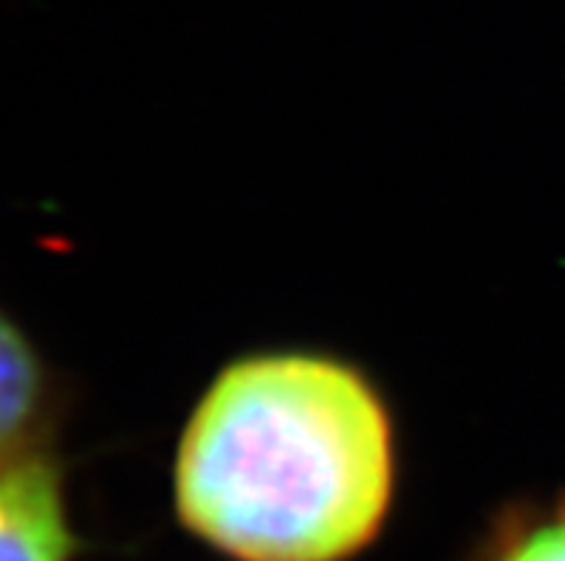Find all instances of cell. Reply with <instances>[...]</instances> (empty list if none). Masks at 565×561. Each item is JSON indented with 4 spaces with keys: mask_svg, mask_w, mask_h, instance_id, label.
I'll return each mask as SVG.
<instances>
[{
    "mask_svg": "<svg viewBox=\"0 0 565 561\" xmlns=\"http://www.w3.org/2000/svg\"><path fill=\"white\" fill-rule=\"evenodd\" d=\"M64 392L35 338L0 306V470L52 450Z\"/></svg>",
    "mask_w": 565,
    "mask_h": 561,
    "instance_id": "cell-3",
    "label": "cell"
},
{
    "mask_svg": "<svg viewBox=\"0 0 565 561\" xmlns=\"http://www.w3.org/2000/svg\"><path fill=\"white\" fill-rule=\"evenodd\" d=\"M402 487V439L382 384L316 347L224 362L172 450V516L224 561H356Z\"/></svg>",
    "mask_w": 565,
    "mask_h": 561,
    "instance_id": "cell-1",
    "label": "cell"
},
{
    "mask_svg": "<svg viewBox=\"0 0 565 561\" xmlns=\"http://www.w3.org/2000/svg\"><path fill=\"white\" fill-rule=\"evenodd\" d=\"M81 555L84 536L57 450L0 470V561H78Z\"/></svg>",
    "mask_w": 565,
    "mask_h": 561,
    "instance_id": "cell-2",
    "label": "cell"
},
{
    "mask_svg": "<svg viewBox=\"0 0 565 561\" xmlns=\"http://www.w3.org/2000/svg\"><path fill=\"white\" fill-rule=\"evenodd\" d=\"M457 561H565V490L497 505Z\"/></svg>",
    "mask_w": 565,
    "mask_h": 561,
    "instance_id": "cell-4",
    "label": "cell"
}]
</instances>
